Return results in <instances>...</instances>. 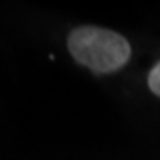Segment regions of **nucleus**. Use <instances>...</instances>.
<instances>
[{
	"label": "nucleus",
	"mask_w": 160,
	"mask_h": 160,
	"mask_svg": "<svg viewBox=\"0 0 160 160\" xmlns=\"http://www.w3.org/2000/svg\"><path fill=\"white\" fill-rule=\"evenodd\" d=\"M69 51L77 62L97 74L118 70L131 56L129 42L121 34L97 26H82L72 31Z\"/></svg>",
	"instance_id": "nucleus-1"
},
{
	"label": "nucleus",
	"mask_w": 160,
	"mask_h": 160,
	"mask_svg": "<svg viewBox=\"0 0 160 160\" xmlns=\"http://www.w3.org/2000/svg\"><path fill=\"white\" fill-rule=\"evenodd\" d=\"M149 87H150V90L154 92L155 95L160 97V62L150 70V74H149Z\"/></svg>",
	"instance_id": "nucleus-2"
}]
</instances>
